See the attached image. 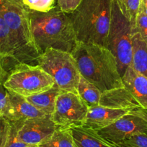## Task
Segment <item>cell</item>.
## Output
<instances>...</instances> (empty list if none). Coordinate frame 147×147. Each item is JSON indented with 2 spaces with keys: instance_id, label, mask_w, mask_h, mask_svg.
<instances>
[{
  "instance_id": "cell-7",
  "label": "cell",
  "mask_w": 147,
  "mask_h": 147,
  "mask_svg": "<svg viewBox=\"0 0 147 147\" xmlns=\"http://www.w3.org/2000/svg\"><path fill=\"white\" fill-rule=\"evenodd\" d=\"M3 85L9 91L29 97L50 89L55 81L39 65L20 64L10 72Z\"/></svg>"
},
{
  "instance_id": "cell-4",
  "label": "cell",
  "mask_w": 147,
  "mask_h": 147,
  "mask_svg": "<svg viewBox=\"0 0 147 147\" xmlns=\"http://www.w3.org/2000/svg\"><path fill=\"white\" fill-rule=\"evenodd\" d=\"M0 13L11 32L19 63L38 65L40 53L33 37L30 9L22 0H0Z\"/></svg>"
},
{
  "instance_id": "cell-1",
  "label": "cell",
  "mask_w": 147,
  "mask_h": 147,
  "mask_svg": "<svg viewBox=\"0 0 147 147\" xmlns=\"http://www.w3.org/2000/svg\"><path fill=\"white\" fill-rule=\"evenodd\" d=\"M71 54L81 76L102 93L124 87L116 59L106 47L77 42Z\"/></svg>"
},
{
  "instance_id": "cell-26",
  "label": "cell",
  "mask_w": 147,
  "mask_h": 147,
  "mask_svg": "<svg viewBox=\"0 0 147 147\" xmlns=\"http://www.w3.org/2000/svg\"><path fill=\"white\" fill-rule=\"evenodd\" d=\"M122 143L134 147H147V133L138 134L125 139Z\"/></svg>"
},
{
  "instance_id": "cell-29",
  "label": "cell",
  "mask_w": 147,
  "mask_h": 147,
  "mask_svg": "<svg viewBox=\"0 0 147 147\" xmlns=\"http://www.w3.org/2000/svg\"><path fill=\"white\" fill-rule=\"evenodd\" d=\"M129 113L140 116V117H141L142 119H144V120L147 121V109L139 108V109H134V110L131 111L129 112Z\"/></svg>"
},
{
  "instance_id": "cell-28",
  "label": "cell",
  "mask_w": 147,
  "mask_h": 147,
  "mask_svg": "<svg viewBox=\"0 0 147 147\" xmlns=\"http://www.w3.org/2000/svg\"><path fill=\"white\" fill-rule=\"evenodd\" d=\"M8 96V90L5 88L3 83H0V116H1L6 107Z\"/></svg>"
},
{
  "instance_id": "cell-15",
  "label": "cell",
  "mask_w": 147,
  "mask_h": 147,
  "mask_svg": "<svg viewBox=\"0 0 147 147\" xmlns=\"http://www.w3.org/2000/svg\"><path fill=\"white\" fill-rule=\"evenodd\" d=\"M99 105L111 109H127L130 111L141 108L125 87L114 88L102 93Z\"/></svg>"
},
{
  "instance_id": "cell-12",
  "label": "cell",
  "mask_w": 147,
  "mask_h": 147,
  "mask_svg": "<svg viewBox=\"0 0 147 147\" xmlns=\"http://www.w3.org/2000/svg\"><path fill=\"white\" fill-rule=\"evenodd\" d=\"M45 116L48 115L40 111L30 104L25 97L8 90L7 105L1 116L6 118L10 121H16Z\"/></svg>"
},
{
  "instance_id": "cell-22",
  "label": "cell",
  "mask_w": 147,
  "mask_h": 147,
  "mask_svg": "<svg viewBox=\"0 0 147 147\" xmlns=\"http://www.w3.org/2000/svg\"><path fill=\"white\" fill-rule=\"evenodd\" d=\"M22 121H10L11 129H10V135L8 140L6 144L5 147H38L36 145H31L24 143L18 139L17 132L22 124Z\"/></svg>"
},
{
  "instance_id": "cell-24",
  "label": "cell",
  "mask_w": 147,
  "mask_h": 147,
  "mask_svg": "<svg viewBox=\"0 0 147 147\" xmlns=\"http://www.w3.org/2000/svg\"><path fill=\"white\" fill-rule=\"evenodd\" d=\"M139 34L141 40L147 43V13L138 9L135 19L134 32Z\"/></svg>"
},
{
  "instance_id": "cell-20",
  "label": "cell",
  "mask_w": 147,
  "mask_h": 147,
  "mask_svg": "<svg viewBox=\"0 0 147 147\" xmlns=\"http://www.w3.org/2000/svg\"><path fill=\"white\" fill-rule=\"evenodd\" d=\"M38 147H76L70 129H57L50 138Z\"/></svg>"
},
{
  "instance_id": "cell-27",
  "label": "cell",
  "mask_w": 147,
  "mask_h": 147,
  "mask_svg": "<svg viewBox=\"0 0 147 147\" xmlns=\"http://www.w3.org/2000/svg\"><path fill=\"white\" fill-rule=\"evenodd\" d=\"M82 0H56L57 6L65 13H71L80 4Z\"/></svg>"
},
{
  "instance_id": "cell-9",
  "label": "cell",
  "mask_w": 147,
  "mask_h": 147,
  "mask_svg": "<svg viewBox=\"0 0 147 147\" xmlns=\"http://www.w3.org/2000/svg\"><path fill=\"white\" fill-rule=\"evenodd\" d=\"M96 131L104 139L117 144L133 135L147 133V121L128 113L110 126Z\"/></svg>"
},
{
  "instance_id": "cell-13",
  "label": "cell",
  "mask_w": 147,
  "mask_h": 147,
  "mask_svg": "<svg viewBox=\"0 0 147 147\" xmlns=\"http://www.w3.org/2000/svg\"><path fill=\"white\" fill-rule=\"evenodd\" d=\"M131 111L127 109H116L98 106L90 107L83 126L97 131L110 126Z\"/></svg>"
},
{
  "instance_id": "cell-6",
  "label": "cell",
  "mask_w": 147,
  "mask_h": 147,
  "mask_svg": "<svg viewBox=\"0 0 147 147\" xmlns=\"http://www.w3.org/2000/svg\"><path fill=\"white\" fill-rule=\"evenodd\" d=\"M132 37L129 21L122 15L115 0H112L111 22L105 47L115 56L121 76L132 63Z\"/></svg>"
},
{
  "instance_id": "cell-21",
  "label": "cell",
  "mask_w": 147,
  "mask_h": 147,
  "mask_svg": "<svg viewBox=\"0 0 147 147\" xmlns=\"http://www.w3.org/2000/svg\"><path fill=\"white\" fill-rule=\"evenodd\" d=\"M115 1L119 7L122 15L129 21L133 34L140 0H115Z\"/></svg>"
},
{
  "instance_id": "cell-18",
  "label": "cell",
  "mask_w": 147,
  "mask_h": 147,
  "mask_svg": "<svg viewBox=\"0 0 147 147\" xmlns=\"http://www.w3.org/2000/svg\"><path fill=\"white\" fill-rule=\"evenodd\" d=\"M133 58L131 65L147 78V43L143 41L138 33L133 34Z\"/></svg>"
},
{
  "instance_id": "cell-16",
  "label": "cell",
  "mask_w": 147,
  "mask_h": 147,
  "mask_svg": "<svg viewBox=\"0 0 147 147\" xmlns=\"http://www.w3.org/2000/svg\"><path fill=\"white\" fill-rule=\"evenodd\" d=\"M76 147H120L104 139L97 132L84 126L70 128Z\"/></svg>"
},
{
  "instance_id": "cell-5",
  "label": "cell",
  "mask_w": 147,
  "mask_h": 147,
  "mask_svg": "<svg viewBox=\"0 0 147 147\" xmlns=\"http://www.w3.org/2000/svg\"><path fill=\"white\" fill-rule=\"evenodd\" d=\"M38 65L53 78L61 91L77 94L81 74L71 53L48 48L39 55Z\"/></svg>"
},
{
  "instance_id": "cell-8",
  "label": "cell",
  "mask_w": 147,
  "mask_h": 147,
  "mask_svg": "<svg viewBox=\"0 0 147 147\" xmlns=\"http://www.w3.org/2000/svg\"><path fill=\"white\" fill-rule=\"evenodd\" d=\"M88 106L79 95L61 91L56 98V105L50 117L58 129H70L84 126Z\"/></svg>"
},
{
  "instance_id": "cell-3",
  "label": "cell",
  "mask_w": 147,
  "mask_h": 147,
  "mask_svg": "<svg viewBox=\"0 0 147 147\" xmlns=\"http://www.w3.org/2000/svg\"><path fill=\"white\" fill-rule=\"evenodd\" d=\"M112 0H82L69 16L78 42L106 46Z\"/></svg>"
},
{
  "instance_id": "cell-14",
  "label": "cell",
  "mask_w": 147,
  "mask_h": 147,
  "mask_svg": "<svg viewBox=\"0 0 147 147\" xmlns=\"http://www.w3.org/2000/svg\"><path fill=\"white\" fill-rule=\"evenodd\" d=\"M122 80L141 108L147 109V78L130 65L122 76Z\"/></svg>"
},
{
  "instance_id": "cell-19",
  "label": "cell",
  "mask_w": 147,
  "mask_h": 147,
  "mask_svg": "<svg viewBox=\"0 0 147 147\" xmlns=\"http://www.w3.org/2000/svg\"><path fill=\"white\" fill-rule=\"evenodd\" d=\"M77 94L88 108L98 106L102 92L93 83L81 76L77 87Z\"/></svg>"
},
{
  "instance_id": "cell-10",
  "label": "cell",
  "mask_w": 147,
  "mask_h": 147,
  "mask_svg": "<svg viewBox=\"0 0 147 147\" xmlns=\"http://www.w3.org/2000/svg\"><path fill=\"white\" fill-rule=\"evenodd\" d=\"M57 129L50 116L48 115L22 121L17 136L24 143L39 146L50 138Z\"/></svg>"
},
{
  "instance_id": "cell-2",
  "label": "cell",
  "mask_w": 147,
  "mask_h": 147,
  "mask_svg": "<svg viewBox=\"0 0 147 147\" xmlns=\"http://www.w3.org/2000/svg\"><path fill=\"white\" fill-rule=\"evenodd\" d=\"M30 17L40 55L48 48L72 53L78 41L69 14L56 5L47 12L30 9Z\"/></svg>"
},
{
  "instance_id": "cell-23",
  "label": "cell",
  "mask_w": 147,
  "mask_h": 147,
  "mask_svg": "<svg viewBox=\"0 0 147 147\" xmlns=\"http://www.w3.org/2000/svg\"><path fill=\"white\" fill-rule=\"evenodd\" d=\"M26 7L30 10L47 12L56 6V0H22Z\"/></svg>"
},
{
  "instance_id": "cell-30",
  "label": "cell",
  "mask_w": 147,
  "mask_h": 147,
  "mask_svg": "<svg viewBox=\"0 0 147 147\" xmlns=\"http://www.w3.org/2000/svg\"><path fill=\"white\" fill-rule=\"evenodd\" d=\"M117 144H118L120 147H134V146H131V145H128V144H126L122 143V142Z\"/></svg>"
},
{
  "instance_id": "cell-11",
  "label": "cell",
  "mask_w": 147,
  "mask_h": 147,
  "mask_svg": "<svg viewBox=\"0 0 147 147\" xmlns=\"http://www.w3.org/2000/svg\"><path fill=\"white\" fill-rule=\"evenodd\" d=\"M18 65L11 32L0 13V83H4L10 72Z\"/></svg>"
},
{
  "instance_id": "cell-25",
  "label": "cell",
  "mask_w": 147,
  "mask_h": 147,
  "mask_svg": "<svg viewBox=\"0 0 147 147\" xmlns=\"http://www.w3.org/2000/svg\"><path fill=\"white\" fill-rule=\"evenodd\" d=\"M11 123L6 118L0 116V147H5L9 135H10Z\"/></svg>"
},
{
  "instance_id": "cell-17",
  "label": "cell",
  "mask_w": 147,
  "mask_h": 147,
  "mask_svg": "<svg viewBox=\"0 0 147 147\" xmlns=\"http://www.w3.org/2000/svg\"><path fill=\"white\" fill-rule=\"evenodd\" d=\"M61 90L56 84L49 90L38 94L25 97L27 101L46 115L51 116L55 109L56 98Z\"/></svg>"
}]
</instances>
